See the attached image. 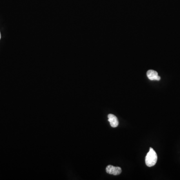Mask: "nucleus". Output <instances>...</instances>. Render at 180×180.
Listing matches in <instances>:
<instances>
[{
	"label": "nucleus",
	"instance_id": "1",
	"mask_svg": "<svg viewBox=\"0 0 180 180\" xmlns=\"http://www.w3.org/2000/svg\"><path fill=\"white\" fill-rule=\"evenodd\" d=\"M158 160L157 153L152 148H150L149 152L146 156L145 163L148 167H151L155 165Z\"/></svg>",
	"mask_w": 180,
	"mask_h": 180
},
{
	"label": "nucleus",
	"instance_id": "2",
	"mask_svg": "<svg viewBox=\"0 0 180 180\" xmlns=\"http://www.w3.org/2000/svg\"><path fill=\"white\" fill-rule=\"evenodd\" d=\"M122 169L119 167H114L112 165H108L106 168L107 173L111 175H120L122 173Z\"/></svg>",
	"mask_w": 180,
	"mask_h": 180
},
{
	"label": "nucleus",
	"instance_id": "3",
	"mask_svg": "<svg viewBox=\"0 0 180 180\" xmlns=\"http://www.w3.org/2000/svg\"><path fill=\"white\" fill-rule=\"evenodd\" d=\"M147 75L148 78L151 81H154V80L159 81L161 79V77L159 76L158 73L154 70H150L148 71Z\"/></svg>",
	"mask_w": 180,
	"mask_h": 180
},
{
	"label": "nucleus",
	"instance_id": "4",
	"mask_svg": "<svg viewBox=\"0 0 180 180\" xmlns=\"http://www.w3.org/2000/svg\"><path fill=\"white\" fill-rule=\"evenodd\" d=\"M108 121L110 122L112 127L116 128L118 126L119 121L116 116L112 114H110L108 116Z\"/></svg>",
	"mask_w": 180,
	"mask_h": 180
},
{
	"label": "nucleus",
	"instance_id": "5",
	"mask_svg": "<svg viewBox=\"0 0 180 180\" xmlns=\"http://www.w3.org/2000/svg\"><path fill=\"white\" fill-rule=\"evenodd\" d=\"M1 33H0V39H1Z\"/></svg>",
	"mask_w": 180,
	"mask_h": 180
}]
</instances>
